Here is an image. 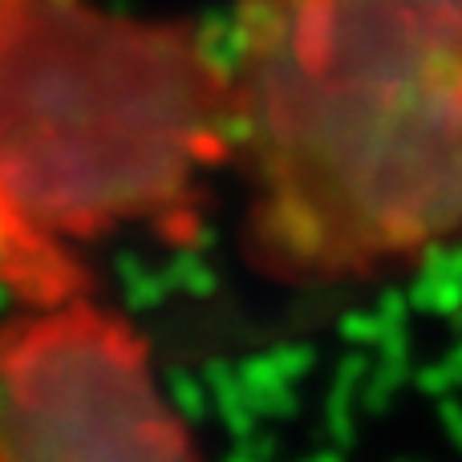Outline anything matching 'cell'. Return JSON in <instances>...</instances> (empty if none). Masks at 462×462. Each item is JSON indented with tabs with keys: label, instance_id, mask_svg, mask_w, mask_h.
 <instances>
[{
	"label": "cell",
	"instance_id": "5b68a950",
	"mask_svg": "<svg viewBox=\"0 0 462 462\" xmlns=\"http://www.w3.org/2000/svg\"><path fill=\"white\" fill-rule=\"evenodd\" d=\"M5 5H8V0H0V8H5Z\"/></svg>",
	"mask_w": 462,
	"mask_h": 462
},
{
	"label": "cell",
	"instance_id": "7a4b0ae2",
	"mask_svg": "<svg viewBox=\"0 0 462 462\" xmlns=\"http://www.w3.org/2000/svg\"><path fill=\"white\" fill-rule=\"evenodd\" d=\"M227 159L231 69L195 29L89 0L0 8V183L45 231L191 244Z\"/></svg>",
	"mask_w": 462,
	"mask_h": 462
},
{
	"label": "cell",
	"instance_id": "6da1fadb",
	"mask_svg": "<svg viewBox=\"0 0 462 462\" xmlns=\"http://www.w3.org/2000/svg\"><path fill=\"white\" fill-rule=\"evenodd\" d=\"M244 255L357 284L462 236V0H239Z\"/></svg>",
	"mask_w": 462,
	"mask_h": 462
},
{
	"label": "cell",
	"instance_id": "277c9868",
	"mask_svg": "<svg viewBox=\"0 0 462 462\" xmlns=\"http://www.w3.org/2000/svg\"><path fill=\"white\" fill-rule=\"evenodd\" d=\"M0 292L16 309H49L89 292V268L73 244L45 231L0 183Z\"/></svg>",
	"mask_w": 462,
	"mask_h": 462
},
{
	"label": "cell",
	"instance_id": "3957f363",
	"mask_svg": "<svg viewBox=\"0 0 462 462\" xmlns=\"http://www.w3.org/2000/svg\"><path fill=\"white\" fill-rule=\"evenodd\" d=\"M0 462H208L151 345L94 296L0 320Z\"/></svg>",
	"mask_w": 462,
	"mask_h": 462
}]
</instances>
